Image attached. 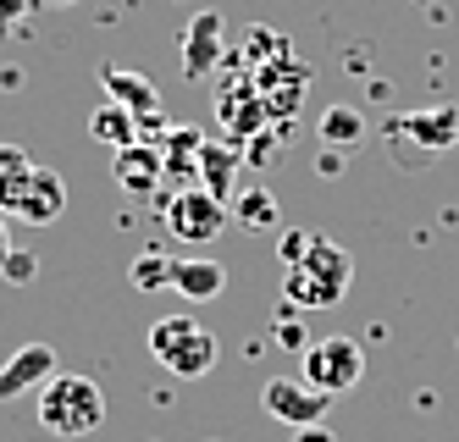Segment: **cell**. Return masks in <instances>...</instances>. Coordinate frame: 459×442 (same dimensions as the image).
<instances>
[{
    "label": "cell",
    "mask_w": 459,
    "mask_h": 442,
    "mask_svg": "<svg viewBox=\"0 0 459 442\" xmlns=\"http://www.w3.org/2000/svg\"><path fill=\"white\" fill-rule=\"evenodd\" d=\"M354 282V255L316 232V244L282 271V304L288 310H333Z\"/></svg>",
    "instance_id": "cell-1"
},
{
    "label": "cell",
    "mask_w": 459,
    "mask_h": 442,
    "mask_svg": "<svg viewBox=\"0 0 459 442\" xmlns=\"http://www.w3.org/2000/svg\"><path fill=\"white\" fill-rule=\"evenodd\" d=\"M106 420V393H100V382H89V377H56L39 387V426L50 431V437H89L94 426Z\"/></svg>",
    "instance_id": "cell-2"
},
{
    "label": "cell",
    "mask_w": 459,
    "mask_h": 442,
    "mask_svg": "<svg viewBox=\"0 0 459 442\" xmlns=\"http://www.w3.org/2000/svg\"><path fill=\"white\" fill-rule=\"evenodd\" d=\"M150 354L172 370V377H183V382H194V377H205V370L216 365V337L194 321V316H160L155 326H150Z\"/></svg>",
    "instance_id": "cell-3"
},
{
    "label": "cell",
    "mask_w": 459,
    "mask_h": 442,
    "mask_svg": "<svg viewBox=\"0 0 459 442\" xmlns=\"http://www.w3.org/2000/svg\"><path fill=\"white\" fill-rule=\"evenodd\" d=\"M359 377H366V354H359L354 337H310L305 349V382L326 398H338L349 387H359Z\"/></svg>",
    "instance_id": "cell-4"
},
{
    "label": "cell",
    "mask_w": 459,
    "mask_h": 442,
    "mask_svg": "<svg viewBox=\"0 0 459 442\" xmlns=\"http://www.w3.org/2000/svg\"><path fill=\"white\" fill-rule=\"evenodd\" d=\"M160 221L183 244H211L227 227V205L205 188H178V194H160Z\"/></svg>",
    "instance_id": "cell-5"
},
{
    "label": "cell",
    "mask_w": 459,
    "mask_h": 442,
    "mask_svg": "<svg viewBox=\"0 0 459 442\" xmlns=\"http://www.w3.org/2000/svg\"><path fill=\"white\" fill-rule=\"evenodd\" d=\"M382 139L393 150H420V155H437L448 144H459V106H437V111H404V117H393Z\"/></svg>",
    "instance_id": "cell-6"
},
{
    "label": "cell",
    "mask_w": 459,
    "mask_h": 442,
    "mask_svg": "<svg viewBox=\"0 0 459 442\" xmlns=\"http://www.w3.org/2000/svg\"><path fill=\"white\" fill-rule=\"evenodd\" d=\"M260 403H266V415H272V420H282V426H293V431L321 426L326 410H333V398L316 393L305 377H299V382H293V377H272L266 387H260Z\"/></svg>",
    "instance_id": "cell-7"
},
{
    "label": "cell",
    "mask_w": 459,
    "mask_h": 442,
    "mask_svg": "<svg viewBox=\"0 0 459 442\" xmlns=\"http://www.w3.org/2000/svg\"><path fill=\"white\" fill-rule=\"evenodd\" d=\"M216 122L227 127V139H233V144L255 139V133H266V106H260L255 78H238V83H227L216 94Z\"/></svg>",
    "instance_id": "cell-8"
},
{
    "label": "cell",
    "mask_w": 459,
    "mask_h": 442,
    "mask_svg": "<svg viewBox=\"0 0 459 442\" xmlns=\"http://www.w3.org/2000/svg\"><path fill=\"white\" fill-rule=\"evenodd\" d=\"M50 377H56V349L50 343H22L6 365H0V403L39 393Z\"/></svg>",
    "instance_id": "cell-9"
},
{
    "label": "cell",
    "mask_w": 459,
    "mask_h": 442,
    "mask_svg": "<svg viewBox=\"0 0 459 442\" xmlns=\"http://www.w3.org/2000/svg\"><path fill=\"white\" fill-rule=\"evenodd\" d=\"M61 211H67V178L50 172V166H34V178H28L22 199L12 205V221L50 227V221H61Z\"/></svg>",
    "instance_id": "cell-10"
},
{
    "label": "cell",
    "mask_w": 459,
    "mask_h": 442,
    "mask_svg": "<svg viewBox=\"0 0 459 442\" xmlns=\"http://www.w3.org/2000/svg\"><path fill=\"white\" fill-rule=\"evenodd\" d=\"M221 33H227L221 12H200V17H188V28H183V73H188V78L216 73V61L227 56Z\"/></svg>",
    "instance_id": "cell-11"
},
{
    "label": "cell",
    "mask_w": 459,
    "mask_h": 442,
    "mask_svg": "<svg viewBox=\"0 0 459 442\" xmlns=\"http://www.w3.org/2000/svg\"><path fill=\"white\" fill-rule=\"evenodd\" d=\"M111 178L127 188V194H160V183H167V166H160V150L155 144H127V150H117V160H111Z\"/></svg>",
    "instance_id": "cell-12"
},
{
    "label": "cell",
    "mask_w": 459,
    "mask_h": 442,
    "mask_svg": "<svg viewBox=\"0 0 459 442\" xmlns=\"http://www.w3.org/2000/svg\"><path fill=\"white\" fill-rule=\"evenodd\" d=\"M221 288H227V265L211 255H188L172 265V293H183L188 304H211Z\"/></svg>",
    "instance_id": "cell-13"
},
{
    "label": "cell",
    "mask_w": 459,
    "mask_h": 442,
    "mask_svg": "<svg viewBox=\"0 0 459 442\" xmlns=\"http://www.w3.org/2000/svg\"><path fill=\"white\" fill-rule=\"evenodd\" d=\"M100 83H106V100H111V106L134 111L139 122L160 111V94H155V83H150L144 73H127V66H106V73H100Z\"/></svg>",
    "instance_id": "cell-14"
},
{
    "label": "cell",
    "mask_w": 459,
    "mask_h": 442,
    "mask_svg": "<svg viewBox=\"0 0 459 442\" xmlns=\"http://www.w3.org/2000/svg\"><path fill=\"white\" fill-rule=\"evenodd\" d=\"M200 178H205V194H216L221 205H227V194H233V178H238V144L205 139V150H200Z\"/></svg>",
    "instance_id": "cell-15"
},
{
    "label": "cell",
    "mask_w": 459,
    "mask_h": 442,
    "mask_svg": "<svg viewBox=\"0 0 459 442\" xmlns=\"http://www.w3.org/2000/svg\"><path fill=\"white\" fill-rule=\"evenodd\" d=\"M89 133H94L100 144H111V150H127V144H139V117L106 100V106L89 117Z\"/></svg>",
    "instance_id": "cell-16"
},
{
    "label": "cell",
    "mask_w": 459,
    "mask_h": 442,
    "mask_svg": "<svg viewBox=\"0 0 459 442\" xmlns=\"http://www.w3.org/2000/svg\"><path fill=\"white\" fill-rule=\"evenodd\" d=\"M28 178H34V160H28L22 144H0V211L12 216V205L22 199Z\"/></svg>",
    "instance_id": "cell-17"
},
{
    "label": "cell",
    "mask_w": 459,
    "mask_h": 442,
    "mask_svg": "<svg viewBox=\"0 0 459 442\" xmlns=\"http://www.w3.org/2000/svg\"><path fill=\"white\" fill-rule=\"evenodd\" d=\"M172 255H160V249H144L134 265H127V282H134L139 293H167L172 288Z\"/></svg>",
    "instance_id": "cell-18"
},
{
    "label": "cell",
    "mask_w": 459,
    "mask_h": 442,
    "mask_svg": "<svg viewBox=\"0 0 459 442\" xmlns=\"http://www.w3.org/2000/svg\"><path fill=\"white\" fill-rule=\"evenodd\" d=\"M316 127H321V139H326V144H338V150H349V144L366 139V122H359L354 106H326Z\"/></svg>",
    "instance_id": "cell-19"
},
{
    "label": "cell",
    "mask_w": 459,
    "mask_h": 442,
    "mask_svg": "<svg viewBox=\"0 0 459 442\" xmlns=\"http://www.w3.org/2000/svg\"><path fill=\"white\" fill-rule=\"evenodd\" d=\"M233 216H238V227H249V232H266V227L277 221V199H272L266 188H238V194H233Z\"/></svg>",
    "instance_id": "cell-20"
},
{
    "label": "cell",
    "mask_w": 459,
    "mask_h": 442,
    "mask_svg": "<svg viewBox=\"0 0 459 442\" xmlns=\"http://www.w3.org/2000/svg\"><path fill=\"white\" fill-rule=\"evenodd\" d=\"M0 277H6L12 288H28V282L39 277V255H28V249H12V255H6V265H0Z\"/></svg>",
    "instance_id": "cell-21"
},
{
    "label": "cell",
    "mask_w": 459,
    "mask_h": 442,
    "mask_svg": "<svg viewBox=\"0 0 459 442\" xmlns=\"http://www.w3.org/2000/svg\"><path fill=\"white\" fill-rule=\"evenodd\" d=\"M310 244H316V232H305V227H288V232L277 238V260H282V265H293V260H299Z\"/></svg>",
    "instance_id": "cell-22"
},
{
    "label": "cell",
    "mask_w": 459,
    "mask_h": 442,
    "mask_svg": "<svg viewBox=\"0 0 459 442\" xmlns=\"http://www.w3.org/2000/svg\"><path fill=\"white\" fill-rule=\"evenodd\" d=\"M277 343H288V349H310V337H305V326L293 321V316H282V321H277Z\"/></svg>",
    "instance_id": "cell-23"
},
{
    "label": "cell",
    "mask_w": 459,
    "mask_h": 442,
    "mask_svg": "<svg viewBox=\"0 0 459 442\" xmlns=\"http://www.w3.org/2000/svg\"><path fill=\"white\" fill-rule=\"evenodd\" d=\"M28 6H34V0H0V33L17 28V22L28 17Z\"/></svg>",
    "instance_id": "cell-24"
},
{
    "label": "cell",
    "mask_w": 459,
    "mask_h": 442,
    "mask_svg": "<svg viewBox=\"0 0 459 442\" xmlns=\"http://www.w3.org/2000/svg\"><path fill=\"white\" fill-rule=\"evenodd\" d=\"M17 244H12V216L6 211H0V265H6V255H12Z\"/></svg>",
    "instance_id": "cell-25"
},
{
    "label": "cell",
    "mask_w": 459,
    "mask_h": 442,
    "mask_svg": "<svg viewBox=\"0 0 459 442\" xmlns=\"http://www.w3.org/2000/svg\"><path fill=\"white\" fill-rule=\"evenodd\" d=\"M299 442H338V437L326 431V426H305V431H299Z\"/></svg>",
    "instance_id": "cell-26"
},
{
    "label": "cell",
    "mask_w": 459,
    "mask_h": 442,
    "mask_svg": "<svg viewBox=\"0 0 459 442\" xmlns=\"http://www.w3.org/2000/svg\"><path fill=\"white\" fill-rule=\"evenodd\" d=\"M39 6H78V0H39Z\"/></svg>",
    "instance_id": "cell-27"
}]
</instances>
